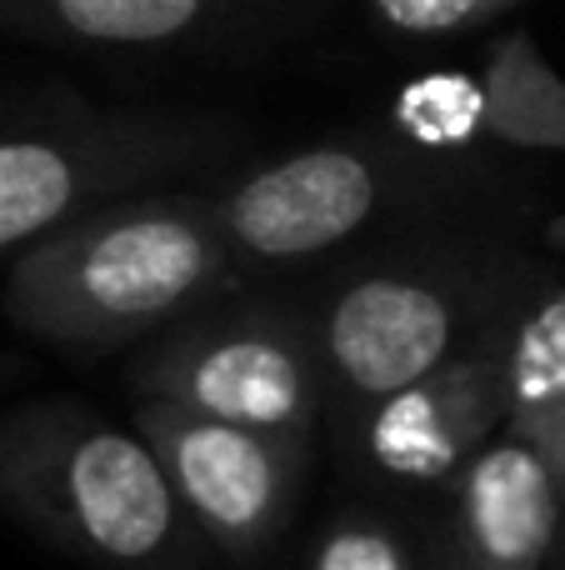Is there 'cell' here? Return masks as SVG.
I'll use <instances>...</instances> for the list:
<instances>
[{"mask_svg":"<svg viewBox=\"0 0 565 570\" xmlns=\"http://www.w3.org/2000/svg\"><path fill=\"white\" fill-rule=\"evenodd\" d=\"M230 130L200 116L70 110L0 126V256L56 226L220 160Z\"/></svg>","mask_w":565,"mask_h":570,"instance_id":"3957f363","label":"cell"},{"mask_svg":"<svg viewBox=\"0 0 565 570\" xmlns=\"http://www.w3.org/2000/svg\"><path fill=\"white\" fill-rule=\"evenodd\" d=\"M306 570H420L410 535L376 511H340L316 535Z\"/></svg>","mask_w":565,"mask_h":570,"instance_id":"4fadbf2b","label":"cell"},{"mask_svg":"<svg viewBox=\"0 0 565 570\" xmlns=\"http://www.w3.org/2000/svg\"><path fill=\"white\" fill-rule=\"evenodd\" d=\"M136 431L166 465L170 491L200 541L246 566L280 541L310 465L306 435L206 421L160 401H140Z\"/></svg>","mask_w":565,"mask_h":570,"instance_id":"52a82bcc","label":"cell"},{"mask_svg":"<svg viewBox=\"0 0 565 570\" xmlns=\"http://www.w3.org/2000/svg\"><path fill=\"white\" fill-rule=\"evenodd\" d=\"M220 10V0H0V30L66 46H170Z\"/></svg>","mask_w":565,"mask_h":570,"instance_id":"8fae6325","label":"cell"},{"mask_svg":"<svg viewBox=\"0 0 565 570\" xmlns=\"http://www.w3.org/2000/svg\"><path fill=\"white\" fill-rule=\"evenodd\" d=\"M556 570H565V535H561V551H556Z\"/></svg>","mask_w":565,"mask_h":570,"instance_id":"e0dca14e","label":"cell"},{"mask_svg":"<svg viewBox=\"0 0 565 570\" xmlns=\"http://www.w3.org/2000/svg\"><path fill=\"white\" fill-rule=\"evenodd\" d=\"M0 511L106 570H180L196 551L150 441L80 401L0 415Z\"/></svg>","mask_w":565,"mask_h":570,"instance_id":"7a4b0ae2","label":"cell"},{"mask_svg":"<svg viewBox=\"0 0 565 570\" xmlns=\"http://www.w3.org/2000/svg\"><path fill=\"white\" fill-rule=\"evenodd\" d=\"M396 126L430 150H446L480 136V80H466V76L416 80L396 100Z\"/></svg>","mask_w":565,"mask_h":570,"instance_id":"5bb4252c","label":"cell"},{"mask_svg":"<svg viewBox=\"0 0 565 570\" xmlns=\"http://www.w3.org/2000/svg\"><path fill=\"white\" fill-rule=\"evenodd\" d=\"M400 166L406 160L370 140H326L250 170L210 200L240 266H286L360 236L396 200Z\"/></svg>","mask_w":565,"mask_h":570,"instance_id":"ba28073f","label":"cell"},{"mask_svg":"<svg viewBox=\"0 0 565 570\" xmlns=\"http://www.w3.org/2000/svg\"><path fill=\"white\" fill-rule=\"evenodd\" d=\"M506 435L546 461L551 481L565 495V281L526 285L521 295Z\"/></svg>","mask_w":565,"mask_h":570,"instance_id":"30bf717a","label":"cell"},{"mask_svg":"<svg viewBox=\"0 0 565 570\" xmlns=\"http://www.w3.org/2000/svg\"><path fill=\"white\" fill-rule=\"evenodd\" d=\"M511 285L466 256H410L346 276L310 321L330 405L366 421L460 351Z\"/></svg>","mask_w":565,"mask_h":570,"instance_id":"277c9868","label":"cell"},{"mask_svg":"<svg viewBox=\"0 0 565 570\" xmlns=\"http://www.w3.org/2000/svg\"><path fill=\"white\" fill-rule=\"evenodd\" d=\"M236 271L210 196H120L20 250L6 315L46 345L106 355L206 311Z\"/></svg>","mask_w":565,"mask_h":570,"instance_id":"6da1fadb","label":"cell"},{"mask_svg":"<svg viewBox=\"0 0 565 570\" xmlns=\"http://www.w3.org/2000/svg\"><path fill=\"white\" fill-rule=\"evenodd\" d=\"M521 295L526 285L516 281L460 351L360 421V455L370 471L410 491H456L460 471L506 431Z\"/></svg>","mask_w":565,"mask_h":570,"instance_id":"8992f818","label":"cell"},{"mask_svg":"<svg viewBox=\"0 0 565 570\" xmlns=\"http://www.w3.org/2000/svg\"><path fill=\"white\" fill-rule=\"evenodd\" d=\"M526 6V0H376L380 20L410 36H450V30H470L486 20L506 16V10Z\"/></svg>","mask_w":565,"mask_h":570,"instance_id":"9a60e30c","label":"cell"},{"mask_svg":"<svg viewBox=\"0 0 565 570\" xmlns=\"http://www.w3.org/2000/svg\"><path fill=\"white\" fill-rule=\"evenodd\" d=\"M446 535L466 570H556L565 495L546 461L500 431L460 471Z\"/></svg>","mask_w":565,"mask_h":570,"instance_id":"9c48e42d","label":"cell"},{"mask_svg":"<svg viewBox=\"0 0 565 570\" xmlns=\"http://www.w3.org/2000/svg\"><path fill=\"white\" fill-rule=\"evenodd\" d=\"M430 570H466L460 566V556H456V546H450V535L440 531V541H436V551H430V561H426Z\"/></svg>","mask_w":565,"mask_h":570,"instance_id":"2e32d148","label":"cell"},{"mask_svg":"<svg viewBox=\"0 0 565 570\" xmlns=\"http://www.w3.org/2000/svg\"><path fill=\"white\" fill-rule=\"evenodd\" d=\"M480 136L565 156V76L541 56L531 30H511L490 46L480 70Z\"/></svg>","mask_w":565,"mask_h":570,"instance_id":"7c38bea8","label":"cell"},{"mask_svg":"<svg viewBox=\"0 0 565 570\" xmlns=\"http://www.w3.org/2000/svg\"><path fill=\"white\" fill-rule=\"evenodd\" d=\"M136 391L206 421L306 441L330 405L310 321L266 301L196 311L156 335L136 365Z\"/></svg>","mask_w":565,"mask_h":570,"instance_id":"5b68a950","label":"cell"}]
</instances>
